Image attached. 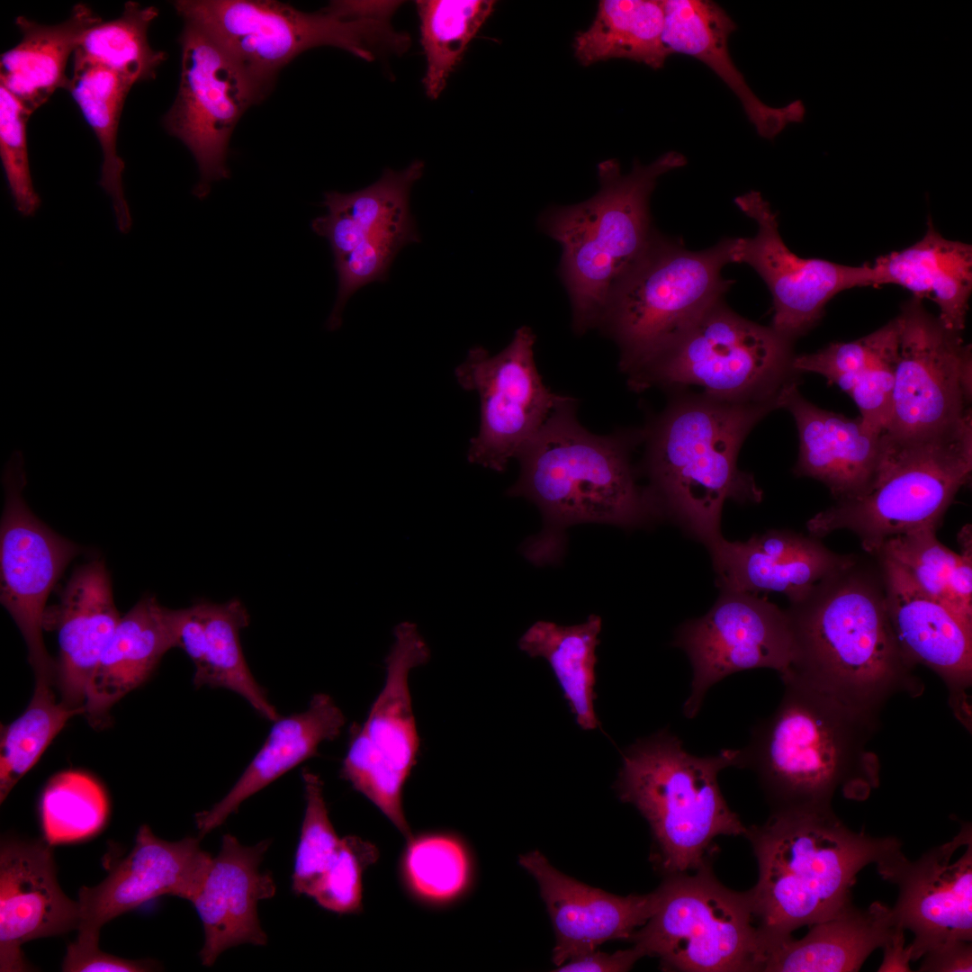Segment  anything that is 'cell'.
Returning <instances> with one entry per match:
<instances>
[{
    "label": "cell",
    "mask_w": 972,
    "mask_h": 972,
    "mask_svg": "<svg viewBox=\"0 0 972 972\" xmlns=\"http://www.w3.org/2000/svg\"><path fill=\"white\" fill-rule=\"evenodd\" d=\"M405 886L418 901L446 905L467 889L471 860L464 842L446 832H427L408 839L400 860Z\"/></svg>",
    "instance_id": "b9f144b4"
},
{
    "label": "cell",
    "mask_w": 972,
    "mask_h": 972,
    "mask_svg": "<svg viewBox=\"0 0 972 972\" xmlns=\"http://www.w3.org/2000/svg\"><path fill=\"white\" fill-rule=\"evenodd\" d=\"M102 21L85 4L74 5L68 19L53 25L18 16L15 25L22 39L1 55L0 85L32 113L56 90H68L70 77L66 74L68 58L85 32Z\"/></svg>",
    "instance_id": "e575fe53"
},
{
    "label": "cell",
    "mask_w": 972,
    "mask_h": 972,
    "mask_svg": "<svg viewBox=\"0 0 972 972\" xmlns=\"http://www.w3.org/2000/svg\"><path fill=\"white\" fill-rule=\"evenodd\" d=\"M179 43L180 83L163 124L194 156L200 180L193 193L203 199L212 182L230 177L227 158L230 136L244 112L266 94L195 23L184 22Z\"/></svg>",
    "instance_id": "9a60e30c"
},
{
    "label": "cell",
    "mask_w": 972,
    "mask_h": 972,
    "mask_svg": "<svg viewBox=\"0 0 972 972\" xmlns=\"http://www.w3.org/2000/svg\"><path fill=\"white\" fill-rule=\"evenodd\" d=\"M788 613L796 658L781 677L796 678L878 716L893 695L922 692L888 617L878 558L874 563L854 556L791 604Z\"/></svg>",
    "instance_id": "6da1fadb"
},
{
    "label": "cell",
    "mask_w": 972,
    "mask_h": 972,
    "mask_svg": "<svg viewBox=\"0 0 972 972\" xmlns=\"http://www.w3.org/2000/svg\"><path fill=\"white\" fill-rule=\"evenodd\" d=\"M652 916L630 938L663 969L686 972L760 971L764 946L749 890L724 886L709 863L666 876Z\"/></svg>",
    "instance_id": "7c38bea8"
},
{
    "label": "cell",
    "mask_w": 972,
    "mask_h": 972,
    "mask_svg": "<svg viewBox=\"0 0 972 972\" xmlns=\"http://www.w3.org/2000/svg\"><path fill=\"white\" fill-rule=\"evenodd\" d=\"M898 927L892 908L880 902L867 909L853 904L838 915L810 926L802 939L788 936L765 948L761 971H858L877 949H883Z\"/></svg>",
    "instance_id": "d6a6232c"
},
{
    "label": "cell",
    "mask_w": 972,
    "mask_h": 972,
    "mask_svg": "<svg viewBox=\"0 0 972 972\" xmlns=\"http://www.w3.org/2000/svg\"><path fill=\"white\" fill-rule=\"evenodd\" d=\"M740 749L715 755L688 752L669 729L638 739L623 754L616 781L623 802L647 820L666 876L697 870L708 863L714 840L744 835L747 827L727 805L719 773L738 767Z\"/></svg>",
    "instance_id": "ba28073f"
},
{
    "label": "cell",
    "mask_w": 972,
    "mask_h": 972,
    "mask_svg": "<svg viewBox=\"0 0 972 972\" xmlns=\"http://www.w3.org/2000/svg\"><path fill=\"white\" fill-rule=\"evenodd\" d=\"M793 343L771 327L733 311L722 301L711 307L680 339L628 376L634 391L659 386H699L718 400L774 402L797 383Z\"/></svg>",
    "instance_id": "8fae6325"
},
{
    "label": "cell",
    "mask_w": 972,
    "mask_h": 972,
    "mask_svg": "<svg viewBox=\"0 0 972 972\" xmlns=\"http://www.w3.org/2000/svg\"><path fill=\"white\" fill-rule=\"evenodd\" d=\"M418 241L419 235L412 217L371 234L351 252L335 258L338 293L326 328L330 331L338 329L349 298L370 283L386 280L398 252L406 245Z\"/></svg>",
    "instance_id": "bcb514c9"
},
{
    "label": "cell",
    "mask_w": 972,
    "mask_h": 972,
    "mask_svg": "<svg viewBox=\"0 0 972 972\" xmlns=\"http://www.w3.org/2000/svg\"><path fill=\"white\" fill-rule=\"evenodd\" d=\"M896 319L898 356L891 416L883 434L915 439L954 428L971 414V346L914 297Z\"/></svg>",
    "instance_id": "5bb4252c"
},
{
    "label": "cell",
    "mask_w": 972,
    "mask_h": 972,
    "mask_svg": "<svg viewBox=\"0 0 972 972\" xmlns=\"http://www.w3.org/2000/svg\"><path fill=\"white\" fill-rule=\"evenodd\" d=\"M922 528L886 540L879 552L901 565L931 598L972 623V543H959L955 553Z\"/></svg>",
    "instance_id": "f35d334b"
},
{
    "label": "cell",
    "mask_w": 972,
    "mask_h": 972,
    "mask_svg": "<svg viewBox=\"0 0 972 972\" xmlns=\"http://www.w3.org/2000/svg\"><path fill=\"white\" fill-rule=\"evenodd\" d=\"M663 26L662 1L602 0L591 25L575 38V55L585 66L627 58L658 69L671 55Z\"/></svg>",
    "instance_id": "74e56055"
},
{
    "label": "cell",
    "mask_w": 972,
    "mask_h": 972,
    "mask_svg": "<svg viewBox=\"0 0 972 972\" xmlns=\"http://www.w3.org/2000/svg\"><path fill=\"white\" fill-rule=\"evenodd\" d=\"M77 901L57 880L46 842L9 841L0 850V971L26 970L25 942L76 930Z\"/></svg>",
    "instance_id": "603a6c76"
},
{
    "label": "cell",
    "mask_w": 972,
    "mask_h": 972,
    "mask_svg": "<svg viewBox=\"0 0 972 972\" xmlns=\"http://www.w3.org/2000/svg\"><path fill=\"white\" fill-rule=\"evenodd\" d=\"M972 472V416L941 433L915 439L882 435V452L869 484L837 500L806 524L824 537L848 530L876 555L884 543L911 531L937 529Z\"/></svg>",
    "instance_id": "9c48e42d"
},
{
    "label": "cell",
    "mask_w": 972,
    "mask_h": 972,
    "mask_svg": "<svg viewBox=\"0 0 972 972\" xmlns=\"http://www.w3.org/2000/svg\"><path fill=\"white\" fill-rule=\"evenodd\" d=\"M346 724L342 710L325 693L311 698L301 713L279 717L262 747L228 794L195 816L202 837L221 825L239 806L304 760L318 754L320 744L337 738Z\"/></svg>",
    "instance_id": "1f68e13d"
},
{
    "label": "cell",
    "mask_w": 972,
    "mask_h": 972,
    "mask_svg": "<svg viewBox=\"0 0 972 972\" xmlns=\"http://www.w3.org/2000/svg\"><path fill=\"white\" fill-rule=\"evenodd\" d=\"M673 646L692 667L690 692L683 715L695 718L709 688L742 670L769 668L786 673L794 663L796 644L789 615L756 594L721 590L704 616L678 628Z\"/></svg>",
    "instance_id": "ac0fdd59"
},
{
    "label": "cell",
    "mask_w": 972,
    "mask_h": 972,
    "mask_svg": "<svg viewBox=\"0 0 972 972\" xmlns=\"http://www.w3.org/2000/svg\"><path fill=\"white\" fill-rule=\"evenodd\" d=\"M662 40L670 54L693 57L711 68L739 99L757 133L773 140L793 122H802L799 99L782 107L764 104L748 86L731 58L730 35L736 25L717 4L706 0H665Z\"/></svg>",
    "instance_id": "f1b7e54d"
},
{
    "label": "cell",
    "mask_w": 972,
    "mask_h": 972,
    "mask_svg": "<svg viewBox=\"0 0 972 972\" xmlns=\"http://www.w3.org/2000/svg\"><path fill=\"white\" fill-rule=\"evenodd\" d=\"M421 44L427 58L423 84L436 99L467 45L493 10L490 0H419Z\"/></svg>",
    "instance_id": "60d3db41"
},
{
    "label": "cell",
    "mask_w": 972,
    "mask_h": 972,
    "mask_svg": "<svg viewBox=\"0 0 972 972\" xmlns=\"http://www.w3.org/2000/svg\"><path fill=\"white\" fill-rule=\"evenodd\" d=\"M400 1H334L307 13L273 0H179L184 22L207 32L266 94L279 71L303 51L331 46L366 61L402 54L407 32L391 19Z\"/></svg>",
    "instance_id": "52a82bcc"
},
{
    "label": "cell",
    "mask_w": 972,
    "mask_h": 972,
    "mask_svg": "<svg viewBox=\"0 0 972 972\" xmlns=\"http://www.w3.org/2000/svg\"><path fill=\"white\" fill-rule=\"evenodd\" d=\"M148 966L143 962L124 959L102 951L99 947L78 948L72 943L68 946L62 963L66 972L92 971H146Z\"/></svg>",
    "instance_id": "816d5d0a"
},
{
    "label": "cell",
    "mask_w": 972,
    "mask_h": 972,
    "mask_svg": "<svg viewBox=\"0 0 972 972\" xmlns=\"http://www.w3.org/2000/svg\"><path fill=\"white\" fill-rule=\"evenodd\" d=\"M248 624L249 615L238 599L198 602L180 609L177 647L194 665V687L230 689L274 722L280 716L251 673L240 644V631Z\"/></svg>",
    "instance_id": "4dcf8cb0"
},
{
    "label": "cell",
    "mask_w": 972,
    "mask_h": 972,
    "mask_svg": "<svg viewBox=\"0 0 972 972\" xmlns=\"http://www.w3.org/2000/svg\"><path fill=\"white\" fill-rule=\"evenodd\" d=\"M640 435L598 436L583 428L567 397L518 457L520 472L508 490L541 511L544 528L522 551L536 565L561 558L564 530L580 523L634 527L660 516L635 481L630 448Z\"/></svg>",
    "instance_id": "277c9868"
},
{
    "label": "cell",
    "mask_w": 972,
    "mask_h": 972,
    "mask_svg": "<svg viewBox=\"0 0 972 972\" xmlns=\"http://www.w3.org/2000/svg\"><path fill=\"white\" fill-rule=\"evenodd\" d=\"M537 881L554 923L553 961L559 967L611 940H630L652 916L657 892L619 896L574 880L555 869L538 851L519 858Z\"/></svg>",
    "instance_id": "d4e9b609"
},
{
    "label": "cell",
    "mask_w": 972,
    "mask_h": 972,
    "mask_svg": "<svg viewBox=\"0 0 972 972\" xmlns=\"http://www.w3.org/2000/svg\"><path fill=\"white\" fill-rule=\"evenodd\" d=\"M884 958L878 971H910L911 961L907 946L904 947V930L898 929L883 948Z\"/></svg>",
    "instance_id": "11a10c76"
},
{
    "label": "cell",
    "mask_w": 972,
    "mask_h": 972,
    "mask_svg": "<svg viewBox=\"0 0 972 972\" xmlns=\"http://www.w3.org/2000/svg\"><path fill=\"white\" fill-rule=\"evenodd\" d=\"M32 113L0 85V158L16 211L32 216L40 206L30 170L27 122Z\"/></svg>",
    "instance_id": "681fc988"
},
{
    "label": "cell",
    "mask_w": 972,
    "mask_h": 972,
    "mask_svg": "<svg viewBox=\"0 0 972 972\" xmlns=\"http://www.w3.org/2000/svg\"><path fill=\"white\" fill-rule=\"evenodd\" d=\"M740 749L737 768L752 770L771 811L823 809L841 790L861 800L878 786L879 764L867 749L878 716L854 708L796 678Z\"/></svg>",
    "instance_id": "7a4b0ae2"
},
{
    "label": "cell",
    "mask_w": 972,
    "mask_h": 972,
    "mask_svg": "<svg viewBox=\"0 0 972 972\" xmlns=\"http://www.w3.org/2000/svg\"><path fill=\"white\" fill-rule=\"evenodd\" d=\"M601 626V618L596 615H590L581 624L567 626L537 621L518 641L520 650L529 656L547 661L576 723L583 730H594L599 725L594 710V687Z\"/></svg>",
    "instance_id": "d590c367"
},
{
    "label": "cell",
    "mask_w": 972,
    "mask_h": 972,
    "mask_svg": "<svg viewBox=\"0 0 972 972\" xmlns=\"http://www.w3.org/2000/svg\"><path fill=\"white\" fill-rule=\"evenodd\" d=\"M120 618L109 572L99 559L77 567L59 602L46 611L44 628L58 631L56 682L68 706L84 710L90 680Z\"/></svg>",
    "instance_id": "4316f807"
},
{
    "label": "cell",
    "mask_w": 972,
    "mask_h": 972,
    "mask_svg": "<svg viewBox=\"0 0 972 972\" xmlns=\"http://www.w3.org/2000/svg\"><path fill=\"white\" fill-rule=\"evenodd\" d=\"M735 202L758 230L751 238H730V262L749 265L765 282L773 302L770 327L784 338L794 343L806 334L842 291L871 286L870 265L852 266L794 254L778 232L776 213L760 193H747Z\"/></svg>",
    "instance_id": "d6986e66"
},
{
    "label": "cell",
    "mask_w": 972,
    "mask_h": 972,
    "mask_svg": "<svg viewBox=\"0 0 972 972\" xmlns=\"http://www.w3.org/2000/svg\"><path fill=\"white\" fill-rule=\"evenodd\" d=\"M158 15L155 6L126 2L118 18L102 21L85 32L73 59L106 68L134 84L155 78L166 58L148 42V28Z\"/></svg>",
    "instance_id": "ab89813d"
},
{
    "label": "cell",
    "mask_w": 972,
    "mask_h": 972,
    "mask_svg": "<svg viewBox=\"0 0 972 972\" xmlns=\"http://www.w3.org/2000/svg\"><path fill=\"white\" fill-rule=\"evenodd\" d=\"M179 618L180 609L167 608L153 596L142 598L121 616L88 686L84 715L91 722L97 724L177 647Z\"/></svg>",
    "instance_id": "f546056e"
},
{
    "label": "cell",
    "mask_w": 972,
    "mask_h": 972,
    "mask_svg": "<svg viewBox=\"0 0 972 972\" xmlns=\"http://www.w3.org/2000/svg\"><path fill=\"white\" fill-rule=\"evenodd\" d=\"M212 856L200 839L168 842L142 825L135 845L97 886L78 892L79 924L76 946L98 947L100 929L118 915L162 896L190 902L209 872Z\"/></svg>",
    "instance_id": "44dd1931"
},
{
    "label": "cell",
    "mask_w": 972,
    "mask_h": 972,
    "mask_svg": "<svg viewBox=\"0 0 972 972\" xmlns=\"http://www.w3.org/2000/svg\"><path fill=\"white\" fill-rule=\"evenodd\" d=\"M270 843L266 839L245 846L230 833L222 836L220 851L192 900L204 932L199 953L202 965L212 966L224 950L240 944H266L257 904L276 891L271 873L259 870Z\"/></svg>",
    "instance_id": "484cf974"
},
{
    "label": "cell",
    "mask_w": 972,
    "mask_h": 972,
    "mask_svg": "<svg viewBox=\"0 0 972 972\" xmlns=\"http://www.w3.org/2000/svg\"><path fill=\"white\" fill-rule=\"evenodd\" d=\"M134 83L106 68L73 59L68 92L92 128L103 151L99 184L110 197L118 230L128 233L132 225L124 195V162L117 153L116 140L122 110Z\"/></svg>",
    "instance_id": "8d00e7d4"
},
{
    "label": "cell",
    "mask_w": 972,
    "mask_h": 972,
    "mask_svg": "<svg viewBox=\"0 0 972 972\" xmlns=\"http://www.w3.org/2000/svg\"><path fill=\"white\" fill-rule=\"evenodd\" d=\"M745 837L758 863L749 892L765 945L838 915L852 905L863 868L876 864L880 874L904 855L898 838L854 832L832 807L771 811Z\"/></svg>",
    "instance_id": "3957f363"
},
{
    "label": "cell",
    "mask_w": 972,
    "mask_h": 972,
    "mask_svg": "<svg viewBox=\"0 0 972 972\" xmlns=\"http://www.w3.org/2000/svg\"><path fill=\"white\" fill-rule=\"evenodd\" d=\"M536 335L523 326L496 355L477 346L456 367L459 385L480 399V428L470 441L468 461L503 472L568 396L553 392L537 370Z\"/></svg>",
    "instance_id": "e0dca14e"
},
{
    "label": "cell",
    "mask_w": 972,
    "mask_h": 972,
    "mask_svg": "<svg viewBox=\"0 0 972 972\" xmlns=\"http://www.w3.org/2000/svg\"><path fill=\"white\" fill-rule=\"evenodd\" d=\"M774 402H740L704 393L672 400L642 433L646 441L647 490L667 515L707 547L722 537L724 504L757 503L762 491L739 470L740 447Z\"/></svg>",
    "instance_id": "5b68a950"
},
{
    "label": "cell",
    "mask_w": 972,
    "mask_h": 972,
    "mask_svg": "<svg viewBox=\"0 0 972 972\" xmlns=\"http://www.w3.org/2000/svg\"><path fill=\"white\" fill-rule=\"evenodd\" d=\"M730 238L701 251L656 234L645 256L613 293L598 327L616 343L619 366L637 373L722 301L732 281Z\"/></svg>",
    "instance_id": "30bf717a"
},
{
    "label": "cell",
    "mask_w": 972,
    "mask_h": 972,
    "mask_svg": "<svg viewBox=\"0 0 972 972\" xmlns=\"http://www.w3.org/2000/svg\"><path fill=\"white\" fill-rule=\"evenodd\" d=\"M707 548L721 590L778 592L791 604L803 600L854 557L832 552L812 535L785 529L754 535L745 542L722 536Z\"/></svg>",
    "instance_id": "cb8c5ba5"
},
{
    "label": "cell",
    "mask_w": 972,
    "mask_h": 972,
    "mask_svg": "<svg viewBox=\"0 0 972 972\" xmlns=\"http://www.w3.org/2000/svg\"><path fill=\"white\" fill-rule=\"evenodd\" d=\"M871 286L896 284L919 300L939 307L940 322L961 333L972 292V247L943 238L928 221L924 236L900 251L879 256L870 265Z\"/></svg>",
    "instance_id": "836d02e7"
},
{
    "label": "cell",
    "mask_w": 972,
    "mask_h": 972,
    "mask_svg": "<svg viewBox=\"0 0 972 972\" xmlns=\"http://www.w3.org/2000/svg\"><path fill=\"white\" fill-rule=\"evenodd\" d=\"M109 805L102 786L91 776L76 770L54 775L40 800V820L50 845L86 839L99 832Z\"/></svg>",
    "instance_id": "ee69618b"
},
{
    "label": "cell",
    "mask_w": 972,
    "mask_h": 972,
    "mask_svg": "<svg viewBox=\"0 0 972 972\" xmlns=\"http://www.w3.org/2000/svg\"><path fill=\"white\" fill-rule=\"evenodd\" d=\"M643 957L641 951L634 946L612 954L598 951L596 949L572 958L559 966L555 971L623 972L629 970Z\"/></svg>",
    "instance_id": "f5cc1de1"
},
{
    "label": "cell",
    "mask_w": 972,
    "mask_h": 972,
    "mask_svg": "<svg viewBox=\"0 0 972 972\" xmlns=\"http://www.w3.org/2000/svg\"><path fill=\"white\" fill-rule=\"evenodd\" d=\"M2 482L4 504L0 524V600L25 641L35 684L52 686L56 664L42 636L46 603L81 548L54 532L29 508L22 496L26 474L21 451H14L7 462Z\"/></svg>",
    "instance_id": "2e32d148"
},
{
    "label": "cell",
    "mask_w": 972,
    "mask_h": 972,
    "mask_svg": "<svg viewBox=\"0 0 972 972\" xmlns=\"http://www.w3.org/2000/svg\"><path fill=\"white\" fill-rule=\"evenodd\" d=\"M429 658V648L417 626L409 621L398 624L385 658L384 685L364 724L352 728L340 770L341 777L400 832L410 828L402 794L419 751L409 676Z\"/></svg>",
    "instance_id": "4fadbf2b"
},
{
    "label": "cell",
    "mask_w": 972,
    "mask_h": 972,
    "mask_svg": "<svg viewBox=\"0 0 972 972\" xmlns=\"http://www.w3.org/2000/svg\"><path fill=\"white\" fill-rule=\"evenodd\" d=\"M898 345L899 328L894 319L857 340L832 343L817 352L795 356L793 367L799 374H819L849 393L868 371L896 360Z\"/></svg>",
    "instance_id": "7dc6e473"
},
{
    "label": "cell",
    "mask_w": 972,
    "mask_h": 972,
    "mask_svg": "<svg viewBox=\"0 0 972 972\" xmlns=\"http://www.w3.org/2000/svg\"><path fill=\"white\" fill-rule=\"evenodd\" d=\"M685 164L682 154L670 151L624 175L616 160L604 161L594 196L542 216V229L562 248L559 272L576 333L599 326L613 293L647 253L657 234L650 195L660 176Z\"/></svg>",
    "instance_id": "8992f818"
},
{
    "label": "cell",
    "mask_w": 972,
    "mask_h": 972,
    "mask_svg": "<svg viewBox=\"0 0 972 972\" xmlns=\"http://www.w3.org/2000/svg\"><path fill=\"white\" fill-rule=\"evenodd\" d=\"M881 878L897 885L899 895L891 907L896 925L910 930L907 946L915 961L927 953L972 940V830L962 825L950 842L910 861L905 856Z\"/></svg>",
    "instance_id": "ffe728a7"
},
{
    "label": "cell",
    "mask_w": 972,
    "mask_h": 972,
    "mask_svg": "<svg viewBox=\"0 0 972 972\" xmlns=\"http://www.w3.org/2000/svg\"><path fill=\"white\" fill-rule=\"evenodd\" d=\"M84 715L56 699L52 686L34 685L25 710L7 725L1 726L0 801L36 764L44 751L69 718Z\"/></svg>",
    "instance_id": "7bdbcfd3"
},
{
    "label": "cell",
    "mask_w": 972,
    "mask_h": 972,
    "mask_svg": "<svg viewBox=\"0 0 972 972\" xmlns=\"http://www.w3.org/2000/svg\"><path fill=\"white\" fill-rule=\"evenodd\" d=\"M875 556L883 573L888 617L902 652L914 666H926L942 679L957 718L970 728L972 623L928 596L897 562L882 554Z\"/></svg>",
    "instance_id": "7402d4cb"
},
{
    "label": "cell",
    "mask_w": 972,
    "mask_h": 972,
    "mask_svg": "<svg viewBox=\"0 0 972 972\" xmlns=\"http://www.w3.org/2000/svg\"><path fill=\"white\" fill-rule=\"evenodd\" d=\"M379 858L378 849L356 836L342 838L338 853L309 897L322 908L337 914H354L362 909L363 874Z\"/></svg>",
    "instance_id": "f907efd6"
},
{
    "label": "cell",
    "mask_w": 972,
    "mask_h": 972,
    "mask_svg": "<svg viewBox=\"0 0 972 972\" xmlns=\"http://www.w3.org/2000/svg\"><path fill=\"white\" fill-rule=\"evenodd\" d=\"M780 408L791 413L798 431L796 475L824 483L835 501L865 490L880 459L883 434L860 417L849 418L815 406L800 394L797 383L783 392Z\"/></svg>",
    "instance_id": "83f0119b"
},
{
    "label": "cell",
    "mask_w": 972,
    "mask_h": 972,
    "mask_svg": "<svg viewBox=\"0 0 972 972\" xmlns=\"http://www.w3.org/2000/svg\"><path fill=\"white\" fill-rule=\"evenodd\" d=\"M423 171L424 163L419 160L400 171L385 169L375 183L364 189L325 193L323 205L328 212L346 218L363 241L378 230L412 218L410 192Z\"/></svg>",
    "instance_id": "f6af8a7d"
},
{
    "label": "cell",
    "mask_w": 972,
    "mask_h": 972,
    "mask_svg": "<svg viewBox=\"0 0 972 972\" xmlns=\"http://www.w3.org/2000/svg\"><path fill=\"white\" fill-rule=\"evenodd\" d=\"M923 957L919 968L922 972L972 971L971 941H958Z\"/></svg>",
    "instance_id": "db71d44e"
},
{
    "label": "cell",
    "mask_w": 972,
    "mask_h": 972,
    "mask_svg": "<svg viewBox=\"0 0 972 972\" xmlns=\"http://www.w3.org/2000/svg\"><path fill=\"white\" fill-rule=\"evenodd\" d=\"M302 777L305 790V812L295 853L292 889L295 895L309 892L335 860L342 838L328 815L320 778L308 769Z\"/></svg>",
    "instance_id": "c3c4849f"
}]
</instances>
